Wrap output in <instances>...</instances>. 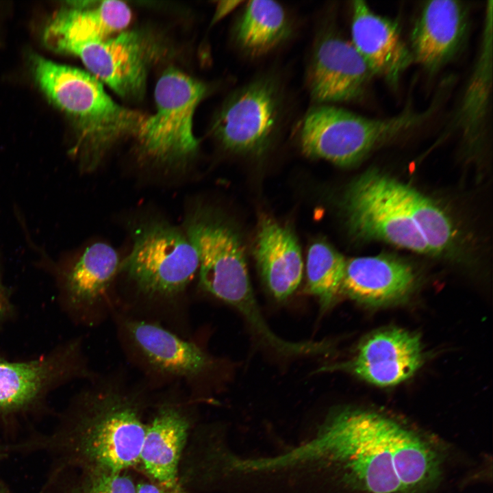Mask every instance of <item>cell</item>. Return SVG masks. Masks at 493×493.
Returning <instances> with one entry per match:
<instances>
[{
    "label": "cell",
    "instance_id": "1",
    "mask_svg": "<svg viewBox=\"0 0 493 493\" xmlns=\"http://www.w3.org/2000/svg\"><path fill=\"white\" fill-rule=\"evenodd\" d=\"M448 455L432 433L376 411L344 408L268 464L280 471L312 468L348 493H429L443 481Z\"/></svg>",
    "mask_w": 493,
    "mask_h": 493
},
{
    "label": "cell",
    "instance_id": "2",
    "mask_svg": "<svg viewBox=\"0 0 493 493\" xmlns=\"http://www.w3.org/2000/svg\"><path fill=\"white\" fill-rule=\"evenodd\" d=\"M31 62L34 77L45 93L77 121L79 147L106 152L134 131L138 112L116 103L92 75L39 55Z\"/></svg>",
    "mask_w": 493,
    "mask_h": 493
},
{
    "label": "cell",
    "instance_id": "3",
    "mask_svg": "<svg viewBox=\"0 0 493 493\" xmlns=\"http://www.w3.org/2000/svg\"><path fill=\"white\" fill-rule=\"evenodd\" d=\"M88 405L73 441L76 459L86 472H121L138 466L146 427L138 397L107 387Z\"/></svg>",
    "mask_w": 493,
    "mask_h": 493
},
{
    "label": "cell",
    "instance_id": "4",
    "mask_svg": "<svg viewBox=\"0 0 493 493\" xmlns=\"http://www.w3.org/2000/svg\"><path fill=\"white\" fill-rule=\"evenodd\" d=\"M186 236L199 258L202 288L236 308L247 320L263 343L273 349L283 344L268 326L255 298L243 246L229 227L202 214L187 220Z\"/></svg>",
    "mask_w": 493,
    "mask_h": 493
},
{
    "label": "cell",
    "instance_id": "5",
    "mask_svg": "<svg viewBox=\"0 0 493 493\" xmlns=\"http://www.w3.org/2000/svg\"><path fill=\"white\" fill-rule=\"evenodd\" d=\"M406 110L387 118H370L328 104L309 110L301 121L299 140L307 155L335 164H355L370 151L420 126L435 111Z\"/></svg>",
    "mask_w": 493,
    "mask_h": 493
},
{
    "label": "cell",
    "instance_id": "6",
    "mask_svg": "<svg viewBox=\"0 0 493 493\" xmlns=\"http://www.w3.org/2000/svg\"><path fill=\"white\" fill-rule=\"evenodd\" d=\"M342 206L355 237L431 255L405 197L403 182L377 170H366L347 186Z\"/></svg>",
    "mask_w": 493,
    "mask_h": 493
},
{
    "label": "cell",
    "instance_id": "7",
    "mask_svg": "<svg viewBox=\"0 0 493 493\" xmlns=\"http://www.w3.org/2000/svg\"><path fill=\"white\" fill-rule=\"evenodd\" d=\"M205 92L203 83L175 68L166 70L155 88V112L146 116L134 136L139 153L161 164L190 161L199 144L193 117Z\"/></svg>",
    "mask_w": 493,
    "mask_h": 493
},
{
    "label": "cell",
    "instance_id": "8",
    "mask_svg": "<svg viewBox=\"0 0 493 493\" xmlns=\"http://www.w3.org/2000/svg\"><path fill=\"white\" fill-rule=\"evenodd\" d=\"M199 258L186 234L177 227L153 222L138 228L130 253L121 262L143 294L170 298L182 292L199 270Z\"/></svg>",
    "mask_w": 493,
    "mask_h": 493
},
{
    "label": "cell",
    "instance_id": "9",
    "mask_svg": "<svg viewBox=\"0 0 493 493\" xmlns=\"http://www.w3.org/2000/svg\"><path fill=\"white\" fill-rule=\"evenodd\" d=\"M282 98L276 82L257 79L231 94L212 125L216 138L227 149L240 153L263 151L281 121Z\"/></svg>",
    "mask_w": 493,
    "mask_h": 493
},
{
    "label": "cell",
    "instance_id": "10",
    "mask_svg": "<svg viewBox=\"0 0 493 493\" xmlns=\"http://www.w3.org/2000/svg\"><path fill=\"white\" fill-rule=\"evenodd\" d=\"M150 49L141 34L124 31L101 40L67 44L58 51L78 56L91 75L121 97L137 99L144 92Z\"/></svg>",
    "mask_w": 493,
    "mask_h": 493
},
{
    "label": "cell",
    "instance_id": "11",
    "mask_svg": "<svg viewBox=\"0 0 493 493\" xmlns=\"http://www.w3.org/2000/svg\"><path fill=\"white\" fill-rule=\"evenodd\" d=\"M372 76L351 42L333 31L319 36L307 76L315 101L327 104L361 99Z\"/></svg>",
    "mask_w": 493,
    "mask_h": 493
},
{
    "label": "cell",
    "instance_id": "12",
    "mask_svg": "<svg viewBox=\"0 0 493 493\" xmlns=\"http://www.w3.org/2000/svg\"><path fill=\"white\" fill-rule=\"evenodd\" d=\"M422 362L420 337L405 329L393 328L377 331L364 340L351 361L324 366L318 371L348 369L371 384L386 387L410 378Z\"/></svg>",
    "mask_w": 493,
    "mask_h": 493
},
{
    "label": "cell",
    "instance_id": "13",
    "mask_svg": "<svg viewBox=\"0 0 493 493\" xmlns=\"http://www.w3.org/2000/svg\"><path fill=\"white\" fill-rule=\"evenodd\" d=\"M351 43L371 73L396 86L414 62L398 25L375 14L363 1L352 2Z\"/></svg>",
    "mask_w": 493,
    "mask_h": 493
},
{
    "label": "cell",
    "instance_id": "14",
    "mask_svg": "<svg viewBox=\"0 0 493 493\" xmlns=\"http://www.w3.org/2000/svg\"><path fill=\"white\" fill-rule=\"evenodd\" d=\"M468 29L466 5L459 1H426L411 35L414 61L434 72L459 51Z\"/></svg>",
    "mask_w": 493,
    "mask_h": 493
},
{
    "label": "cell",
    "instance_id": "15",
    "mask_svg": "<svg viewBox=\"0 0 493 493\" xmlns=\"http://www.w3.org/2000/svg\"><path fill=\"white\" fill-rule=\"evenodd\" d=\"M190 427L189 417L181 406L166 403L157 408L146 425L139 462L149 479L184 489L179 470Z\"/></svg>",
    "mask_w": 493,
    "mask_h": 493
},
{
    "label": "cell",
    "instance_id": "16",
    "mask_svg": "<svg viewBox=\"0 0 493 493\" xmlns=\"http://www.w3.org/2000/svg\"><path fill=\"white\" fill-rule=\"evenodd\" d=\"M131 18V10L122 1L75 2L53 18L45 30V42L58 51L67 44L103 40L123 29Z\"/></svg>",
    "mask_w": 493,
    "mask_h": 493
},
{
    "label": "cell",
    "instance_id": "17",
    "mask_svg": "<svg viewBox=\"0 0 493 493\" xmlns=\"http://www.w3.org/2000/svg\"><path fill=\"white\" fill-rule=\"evenodd\" d=\"M414 283L412 268L399 259L385 255L357 257L346 260L341 293L377 305L404 297Z\"/></svg>",
    "mask_w": 493,
    "mask_h": 493
},
{
    "label": "cell",
    "instance_id": "18",
    "mask_svg": "<svg viewBox=\"0 0 493 493\" xmlns=\"http://www.w3.org/2000/svg\"><path fill=\"white\" fill-rule=\"evenodd\" d=\"M126 328L140 353L160 372L193 379L212 366L211 357L198 346L157 324L132 320Z\"/></svg>",
    "mask_w": 493,
    "mask_h": 493
},
{
    "label": "cell",
    "instance_id": "19",
    "mask_svg": "<svg viewBox=\"0 0 493 493\" xmlns=\"http://www.w3.org/2000/svg\"><path fill=\"white\" fill-rule=\"evenodd\" d=\"M255 254L262 278L279 301L288 298L299 286L303 260L293 233L270 218L260 224Z\"/></svg>",
    "mask_w": 493,
    "mask_h": 493
},
{
    "label": "cell",
    "instance_id": "20",
    "mask_svg": "<svg viewBox=\"0 0 493 493\" xmlns=\"http://www.w3.org/2000/svg\"><path fill=\"white\" fill-rule=\"evenodd\" d=\"M479 54L456 116V126L469 144L483 138L488 125L492 75V2H488Z\"/></svg>",
    "mask_w": 493,
    "mask_h": 493
},
{
    "label": "cell",
    "instance_id": "21",
    "mask_svg": "<svg viewBox=\"0 0 493 493\" xmlns=\"http://www.w3.org/2000/svg\"><path fill=\"white\" fill-rule=\"evenodd\" d=\"M291 34L284 8L273 1H251L234 27L237 46L246 55L259 57L283 43Z\"/></svg>",
    "mask_w": 493,
    "mask_h": 493
},
{
    "label": "cell",
    "instance_id": "22",
    "mask_svg": "<svg viewBox=\"0 0 493 493\" xmlns=\"http://www.w3.org/2000/svg\"><path fill=\"white\" fill-rule=\"evenodd\" d=\"M121 260L110 244L97 242L87 247L66 277L71 301L82 307L99 303L120 272Z\"/></svg>",
    "mask_w": 493,
    "mask_h": 493
},
{
    "label": "cell",
    "instance_id": "23",
    "mask_svg": "<svg viewBox=\"0 0 493 493\" xmlns=\"http://www.w3.org/2000/svg\"><path fill=\"white\" fill-rule=\"evenodd\" d=\"M55 373V362L49 359L27 362L0 359V409H16L31 402Z\"/></svg>",
    "mask_w": 493,
    "mask_h": 493
},
{
    "label": "cell",
    "instance_id": "24",
    "mask_svg": "<svg viewBox=\"0 0 493 493\" xmlns=\"http://www.w3.org/2000/svg\"><path fill=\"white\" fill-rule=\"evenodd\" d=\"M345 262V258L325 242H315L308 250L307 288L318 298L323 310L329 309L341 293Z\"/></svg>",
    "mask_w": 493,
    "mask_h": 493
},
{
    "label": "cell",
    "instance_id": "25",
    "mask_svg": "<svg viewBox=\"0 0 493 493\" xmlns=\"http://www.w3.org/2000/svg\"><path fill=\"white\" fill-rule=\"evenodd\" d=\"M136 483L126 472H86L74 493H135Z\"/></svg>",
    "mask_w": 493,
    "mask_h": 493
},
{
    "label": "cell",
    "instance_id": "26",
    "mask_svg": "<svg viewBox=\"0 0 493 493\" xmlns=\"http://www.w3.org/2000/svg\"><path fill=\"white\" fill-rule=\"evenodd\" d=\"M135 493H185L184 489L165 487L151 479L136 483Z\"/></svg>",
    "mask_w": 493,
    "mask_h": 493
},
{
    "label": "cell",
    "instance_id": "27",
    "mask_svg": "<svg viewBox=\"0 0 493 493\" xmlns=\"http://www.w3.org/2000/svg\"><path fill=\"white\" fill-rule=\"evenodd\" d=\"M240 1H223L218 2L214 14L212 23L217 22L227 14L233 10L239 4L242 3Z\"/></svg>",
    "mask_w": 493,
    "mask_h": 493
},
{
    "label": "cell",
    "instance_id": "28",
    "mask_svg": "<svg viewBox=\"0 0 493 493\" xmlns=\"http://www.w3.org/2000/svg\"><path fill=\"white\" fill-rule=\"evenodd\" d=\"M5 299L0 283V317L3 314L5 310Z\"/></svg>",
    "mask_w": 493,
    "mask_h": 493
},
{
    "label": "cell",
    "instance_id": "29",
    "mask_svg": "<svg viewBox=\"0 0 493 493\" xmlns=\"http://www.w3.org/2000/svg\"><path fill=\"white\" fill-rule=\"evenodd\" d=\"M1 454L0 453V457H1Z\"/></svg>",
    "mask_w": 493,
    "mask_h": 493
}]
</instances>
